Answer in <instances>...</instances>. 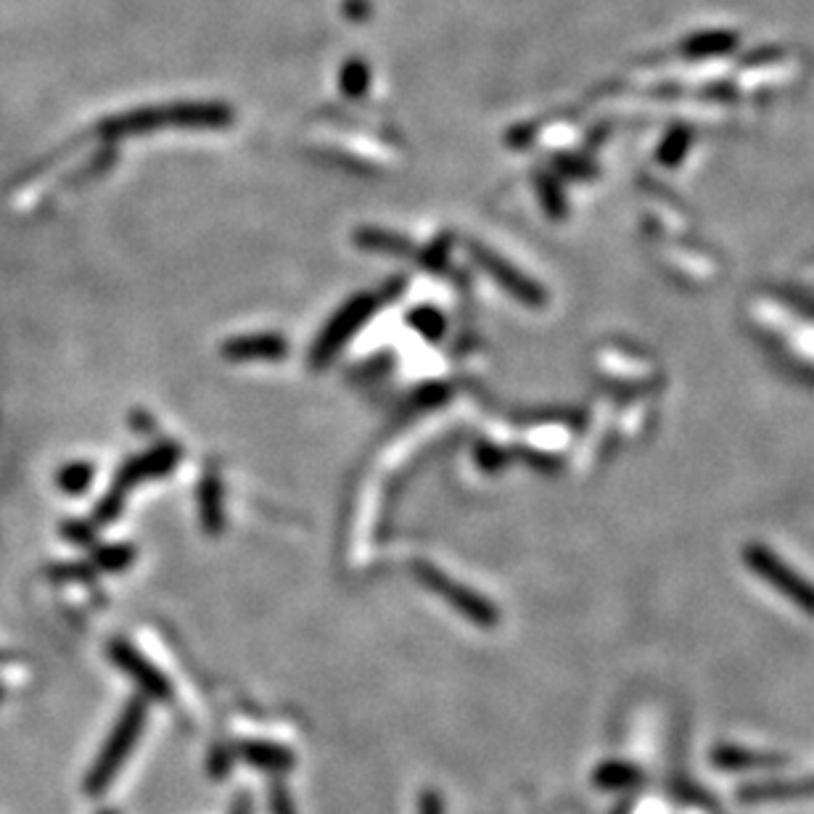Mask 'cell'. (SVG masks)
Masks as SVG:
<instances>
[{
  "label": "cell",
  "instance_id": "obj_1",
  "mask_svg": "<svg viewBox=\"0 0 814 814\" xmlns=\"http://www.w3.org/2000/svg\"><path fill=\"white\" fill-rule=\"evenodd\" d=\"M143 725H145V704L141 698H132L130 704L124 706V712L119 714L115 730L109 732V738H106L101 751H98L90 772L85 775L83 791L88 793V796L93 799L101 796V793H106V789L115 783L119 770H122L124 759L130 757L132 749H135L138 738H141Z\"/></svg>",
  "mask_w": 814,
  "mask_h": 814
},
{
  "label": "cell",
  "instance_id": "obj_13",
  "mask_svg": "<svg viewBox=\"0 0 814 814\" xmlns=\"http://www.w3.org/2000/svg\"><path fill=\"white\" fill-rule=\"evenodd\" d=\"M98 814H117V812L115 810H101Z\"/></svg>",
  "mask_w": 814,
  "mask_h": 814
},
{
  "label": "cell",
  "instance_id": "obj_12",
  "mask_svg": "<svg viewBox=\"0 0 814 814\" xmlns=\"http://www.w3.org/2000/svg\"><path fill=\"white\" fill-rule=\"evenodd\" d=\"M630 806H632L630 802H625V804H621L619 810H617V814H630Z\"/></svg>",
  "mask_w": 814,
  "mask_h": 814
},
{
  "label": "cell",
  "instance_id": "obj_7",
  "mask_svg": "<svg viewBox=\"0 0 814 814\" xmlns=\"http://www.w3.org/2000/svg\"><path fill=\"white\" fill-rule=\"evenodd\" d=\"M593 783L600 791H632L643 783V770L632 762H604L593 772Z\"/></svg>",
  "mask_w": 814,
  "mask_h": 814
},
{
  "label": "cell",
  "instance_id": "obj_8",
  "mask_svg": "<svg viewBox=\"0 0 814 814\" xmlns=\"http://www.w3.org/2000/svg\"><path fill=\"white\" fill-rule=\"evenodd\" d=\"M236 749H228V746H215L209 757V775L211 778H225L228 775L230 764H234Z\"/></svg>",
  "mask_w": 814,
  "mask_h": 814
},
{
  "label": "cell",
  "instance_id": "obj_3",
  "mask_svg": "<svg viewBox=\"0 0 814 814\" xmlns=\"http://www.w3.org/2000/svg\"><path fill=\"white\" fill-rule=\"evenodd\" d=\"M802 799H814V775L757 780V783H746L738 789V802L744 804L802 802Z\"/></svg>",
  "mask_w": 814,
  "mask_h": 814
},
{
  "label": "cell",
  "instance_id": "obj_5",
  "mask_svg": "<svg viewBox=\"0 0 814 814\" xmlns=\"http://www.w3.org/2000/svg\"><path fill=\"white\" fill-rule=\"evenodd\" d=\"M791 759L783 753H767V751H751L744 746H714L712 764L725 772H764V770H780L789 764Z\"/></svg>",
  "mask_w": 814,
  "mask_h": 814
},
{
  "label": "cell",
  "instance_id": "obj_10",
  "mask_svg": "<svg viewBox=\"0 0 814 814\" xmlns=\"http://www.w3.org/2000/svg\"><path fill=\"white\" fill-rule=\"evenodd\" d=\"M419 814H445V804H442L439 793L423 791L421 802H419Z\"/></svg>",
  "mask_w": 814,
  "mask_h": 814
},
{
  "label": "cell",
  "instance_id": "obj_6",
  "mask_svg": "<svg viewBox=\"0 0 814 814\" xmlns=\"http://www.w3.org/2000/svg\"><path fill=\"white\" fill-rule=\"evenodd\" d=\"M236 753L251 770L268 772V775H286L294 767V753L286 746L270 744V740H243L241 746H236Z\"/></svg>",
  "mask_w": 814,
  "mask_h": 814
},
{
  "label": "cell",
  "instance_id": "obj_11",
  "mask_svg": "<svg viewBox=\"0 0 814 814\" xmlns=\"http://www.w3.org/2000/svg\"><path fill=\"white\" fill-rule=\"evenodd\" d=\"M238 814H249V799H241V810H238Z\"/></svg>",
  "mask_w": 814,
  "mask_h": 814
},
{
  "label": "cell",
  "instance_id": "obj_9",
  "mask_svg": "<svg viewBox=\"0 0 814 814\" xmlns=\"http://www.w3.org/2000/svg\"><path fill=\"white\" fill-rule=\"evenodd\" d=\"M270 810H273V814H296L294 810V802H291L289 791L283 789V785H273L270 789Z\"/></svg>",
  "mask_w": 814,
  "mask_h": 814
},
{
  "label": "cell",
  "instance_id": "obj_4",
  "mask_svg": "<svg viewBox=\"0 0 814 814\" xmlns=\"http://www.w3.org/2000/svg\"><path fill=\"white\" fill-rule=\"evenodd\" d=\"M109 653L119 670L128 672L145 696H151L156 701H167L172 696V687L167 683V677H164L156 666H151V661H145L135 648H130L128 643H111Z\"/></svg>",
  "mask_w": 814,
  "mask_h": 814
},
{
  "label": "cell",
  "instance_id": "obj_2",
  "mask_svg": "<svg viewBox=\"0 0 814 814\" xmlns=\"http://www.w3.org/2000/svg\"><path fill=\"white\" fill-rule=\"evenodd\" d=\"M749 564L757 568L759 574H764V579H770L780 593H785L796 606H802L804 611L814 614V587L810 582H802L789 566H783L770 551L762 547H751L749 551Z\"/></svg>",
  "mask_w": 814,
  "mask_h": 814
}]
</instances>
